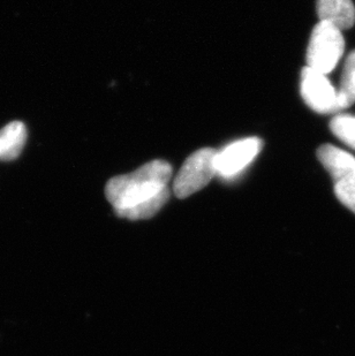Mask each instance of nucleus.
Instances as JSON below:
<instances>
[{
  "mask_svg": "<svg viewBox=\"0 0 355 356\" xmlns=\"http://www.w3.org/2000/svg\"><path fill=\"white\" fill-rule=\"evenodd\" d=\"M172 172L168 161L155 159L132 173L113 177L105 186L107 201L121 218H151L170 197L168 184Z\"/></svg>",
  "mask_w": 355,
  "mask_h": 356,
  "instance_id": "nucleus-1",
  "label": "nucleus"
},
{
  "mask_svg": "<svg viewBox=\"0 0 355 356\" xmlns=\"http://www.w3.org/2000/svg\"><path fill=\"white\" fill-rule=\"evenodd\" d=\"M345 40L342 31L335 26L320 21L313 29L306 61L308 67L328 75L344 56Z\"/></svg>",
  "mask_w": 355,
  "mask_h": 356,
  "instance_id": "nucleus-2",
  "label": "nucleus"
},
{
  "mask_svg": "<svg viewBox=\"0 0 355 356\" xmlns=\"http://www.w3.org/2000/svg\"><path fill=\"white\" fill-rule=\"evenodd\" d=\"M317 159L331 175L339 202L355 213V157L332 145L317 149Z\"/></svg>",
  "mask_w": 355,
  "mask_h": 356,
  "instance_id": "nucleus-3",
  "label": "nucleus"
},
{
  "mask_svg": "<svg viewBox=\"0 0 355 356\" xmlns=\"http://www.w3.org/2000/svg\"><path fill=\"white\" fill-rule=\"evenodd\" d=\"M216 155L217 152L214 149L202 148L184 161L173 182V192L177 197H189L212 181L216 175Z\"/></svg>",
  "mask_w": 355,
  "mask_h": 356,
  "instance_id": "nucleus-4",
  "label": "nucleus"
},
{
  "mask_svg": "<svg viewBox=\"0 0 355 356\" xmlns=\"http://www.w3.org/2000/svg\"><path fill=\"white\" fill-rule=\"evenodd\" d=\"M300 92L307 106L320 115L337 112V89L326 75L306 66L302 68Z\"/></svg>",
  "mask_w": 355,
  "mask_h": 356,
  "instance_id": "nucleus-5",
  "label": "nucleus"
},
{
  "mask_svg": "<svg viewBox=\"0 0 355 356\" xmlns=\"http://www.w3.org/2000/svg\"><path fill=\"white\" fill-rule=\"evenodd\" d=\"M263 147L258 138H244L226 145L214 157L216 175L223 179L235 178L253 163Z\"/></svg>",
  "mask_w": 355,
  "mask_h": 356,
  "instance_id": "nucleus-6",
  "label": "nucleus"
},
{
  "mask_svg": "<svg viewBox=\"0 0 355 356\" xmlns=\"http://www.w3.org/2000/svg\"><path fill=\"white\" fill-rule=\"evenodd\" d=\"M320 21L346 31L355 24V6L352 0H316Z\"/></svg>",
  "mask_w": 355,
  "mask_h": 356,
  "instance_id": "nucleus-7",
  "label": "nucleus"
},
{
  "mask_svg": "<svg viewBox=\"0 0 355 356\" xmlns=\"http://www.w3.org/2000/svg\"><path fill=\"white\" fill-rule=\"evenodd\" d=\"M27 141L24 122L12 121L0 129V161H10L20 156Z\"/></svg>",
  "mask_w": 355,
  "mask_h": 356,
  "instance_id": "nucleus-8",
  "label": "nucleus"
},
{
  "mask_svg": "<svg viewBox=\"0 0 355 356\" xmlns=\"http://www.w3.org/2000/svg\"><path fill=\"white\" fill-rule=\"evenodd\" d=\"M355 103V50L346 58L339 89L337 90V112Z\"/></svg>",
  "mask_w": 355,
  "mask_h": 356,
  "instance_id": "nucleus-9",
  "label": "nucleus"
},
{
  "mask_svg": "<svg viewBox=\"0 0 355 356\" xmlns=\"http://www.w3.org/2000/svg\"><path fill=\"white\" fill-rule=\"evenodd\" d=\"M330 129L342 143L355 150V115H336L330 122Z\"/></svg>",
  "mask_w": 355,
  "mask_h": 356,
  "instance_id": "nucleus-10",
  "label": "nucleus"
}]
</instances>
